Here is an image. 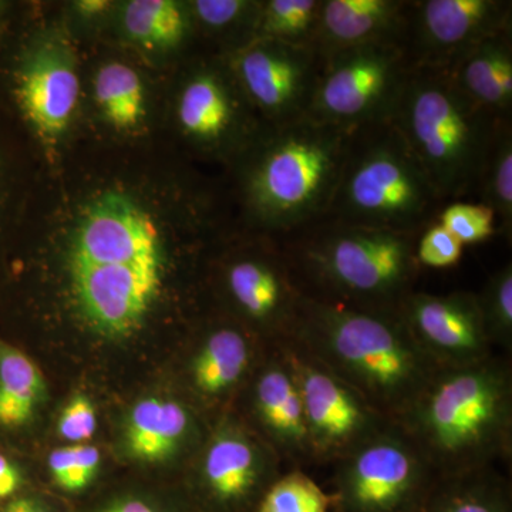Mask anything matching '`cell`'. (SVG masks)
<instances>
[{"mask_svg":"<svg viewBox=\"0 0 512 512\" xmlns=\"http://www.w3.org/2000/svg\"><path fill=\"white\" fill-rule=\"evenodd\" d=\"M74 301L106 338H128L143 326L164 284L163 239L156 221L123 192L90 202L69 249Z\"/></svg>","mask_w":512,"mask_h":512,"instance_id":"6da1fadb","label":"cell"},{"mask_svg":"<svg viewBox=\"0 0 512 512\" xmlns=\"http://www.w3.org/2000/svg\"><path fill=\"white\" fill-rule=\"evenodd\" d=\"M394 423L416 444L434 477L493 468L512 450V375L500 356L437 369Z\"/></svg>","mask_w":512,"mask_h":512,"instance_id":"7a4b0ae2","label":"cell"},{"mask_svg":"<svg viewBox=\"0 0 512 512\" xmlns=\"http://www.w3.org/2000/svg\"><path fill=\"white\" fill-rule=\"evenodd\" d=\"M292 342L396 421L437 372L397 312L365 311L303 296Z\"/></svg>","mask_w":512,"mask_h":512,"instance_id":"3957f363","label":"cell"},{"mask_svg":"<svg viewBox=\"0 0 512 512\" xmlns=\"http://www.w3.org/2000/svg\"><path fill=\"white\" fill-rule=\"evenodd\" d=\"M417 234L322 217L276 239L305 295L365 311L397 312L416 291Z\"/></svg>","mask_w":512,"mask_h":512,"instance_id":"277c9868","label":"cell"},{"mask_svg":"<svg viewBox=\"0 0 512 512\" xmlns=\"http://www.w3.org/2000/svg\"><path fill=\"white\" fill-rule=\"evenodd\" d=\"M352 131L305 119L264 128L241 154L239 187L261 237L279 239L325 217Z\"/></svg>","mask_w":512,"mask_h":512,"instance_id":"5b68a950","label":"cell"},{"mask_svg":"<svg viewBox=\"0 0 512 512\" xmlns=\"http://www.w3.org/2000/svg\"><path fill=\"white\" fill-rule=\"evenodd\" d=\"M498 120L446 73L412 70L393 123L447 204L477 192Z\"/></svg>","mask_w":512,"mask_h":512,"instance_id":"8992f818","label":"cell"},{"mask_svg":"<svg viewBox=\"0 0 512 512\" xmlns=\"http://www.w3.org/2000/svg\"><path fill=\"white\" fill-rule=\"evenodd\" d=\"M400 131L389 123L357 128L326 218L419 234L443 208Z\"/></svg>","mask_w":512,"mask_h":512,"instance_id":"52a82bcc","label":"cell"},{"mask_svg":"<svg viewBox=\"0 0 512 512\" xmlns=\"http://www.w3.org/2000/svg\"><path fill=\"white\" fill-rule=\"evenodd\" d=\"M410 69L402 46L370 43L323 57L309 119L355 131L393 121Z\"/></svg>","mask_w":512,"mask_h":512,"instance_id":"ba28073f","label":"cell"},{"mask_svg":"<svg viewBox=\"0 0 512 512\" xmlns=\"http://www.w3.org/2000/svg\"><path fill=\"white\" fill-rule=\"evenodd\" d=\"M429 464L399 424H387L336 463V512H413L433 481Z\"/></svg>","mask_w":512,"mask_h":512,"instance_id":"9c48e42d","label":"cell"},{"mask_svg":"<svg viewBox=\"0 0 512 512\" xmlns=\"http://www.w3.org/2000/svg\"><path fill=\"white\" fill-rule=\"evenodd\" d=\"M301 392L313 464H336L392 420L295 342L278 346Z\"/></svg>","mask_w":512,"mask_h":512,"instance_id":"30bf717a","label":"cell"},{"mask_svg":"<svg viewBox=\"0 0 512 512\" xmlns=\"http://www.w3.org/2000/svg\"><path fill=\"white\" fill-rule=\"evenodd\" d=\"M232 255L221 269L222 291L241 326L266 348L291 342L305 293L275 238Z\"/></svg>","mask_w":512,"mask_h":512,"instance_id":"8fae6325","label":"cell"},{"mask_svg":"<svg viewBox=\"0 0 512 512\" xmlns=\"http://www.w3.org/2000/svg\"><path fill=\"white\" fill-rule=\"evenodd\" d=\"M204 446L194 480L200 512H254L281 476V458L241 421L217 423Z\"/></svg>","mask_w":512,"mask_h":512,"instance_id":"7c38bea8","label":"cell"},{"mask_svg":"<svg viewBox=\"0 0 512 512\" xmlns=\"http://www.w3.org/2000/svg\"><path fill=\"white\" fill-rule=\"evenodd\" d=\"M507 28L511 0H409L400 46L410 69L447 72L478 43Z\"/></svg>","mask_w":512,"mask_h":512,"instance_id":"4fadbf2b","label":"cell"},{"mask_svg":"<svg viewBox=\"0 0 512 512\" xmlns=\"http://www.w3.org/2000/svg\"><path fill=\"white\" fill-rule=\"evenodd\" d=\"M227 62L265 126L308 116L323 64L315 47L258 40L228 55Z\"/></svg>","mask_w":512,"mask_h":512,"instance_id":"5bb4252c","label":"cell"},{"mask_svg":"<svg viewBox=\"0 0 512 512\" xmlns=\"http://www.w3.org/2000/svg\"><path fill=\"white\" fill-rule=\"evenodd\" d=\"M177 119L184 136L210 151H238L241 156L261 136L264 121L251 106L231 67L204 66L185 80Z\"/></svg>","mask_w":512,"mask_h":512,"instance_id":"9a60e30c","label":"cell"},{"mask_svg":"<svg viewBox=\"0 0 512 512\" xmlns=\"http://www.w3.org/2000/svg\"><path fill=\"white\" fill-rule=\"evenodd\" d=\"M397 313L421 352L439 369L470 366L495 355L477 293L431 295L414 291Z\"/></svg>","mask_w":512,"mask_h":512,"instance_id":"2e32d148","label":"cell"},{"mask_svg":"<svg viewBox=\"0 0 512 512\" xmlns=\"http://www.w3.org/2000/svg\"><path fill=\"white\" fill-rule=\"evenodd\" d=\"M79 93L73 47L62 36L43 37L20 67L16 97L26 119L47 143H55L69 127Z\"/></svg>","mask_w":512,"mask_h":512,"instance_id":"e0dca14e","label":"cell"},{"mask_svg":"<svg viewBox=\"0 0 512 512\" xmlns=\"http://www.w3.org/2000/svg\"><path fill=\"white\" fill-rule=\"evenodd\" d=\"M249 379L248 412L255 433L293 468L313 464L301 392L291 366L276 346Z\"/></svg>","mask_w":512,"mask_h":512,"instance_id":"ac0fdd59","label":"cell"},{"mask_svg":"<svg viewBox=\"0 0 512 512\" xmlns=\"http://www.w3.org/2000/svg\"><path fill=\"white\" fill-rule=\"evenodd\" d=\"M259 342L234 322L212 326L201 336L191 355L188 377L202 402H225L249 382L265 356Z\"/></svg>","mask_w":512,"mask_h":512,"instance_id":"d6986e66","label":"cell"},{"mask_svg":"<svg viewBox=\"0 0 512 512\" xmlns=\"http://www.w3.org/2000/svg\"><path fill=\"white\" fill-rule=\"evenodd\" d=\"M409 0H320L313 47L328 57L370 43L402 42Z\"/></svg>","mask_w":512,"mask_h":512,"instance_id":"ffe728a7","label":"cell"},{"mask_svg":"<svg viewBox=\"0 0 512 512\" xmlns=\"http://www.w3.org/2000/svg\"><path fill=\"white\" fill-rule=\"evenodd\" d=\"M444 73L481 109L512 119V28L487 37Z\"/></svg>","mask_w":512,"mask_h":512,"instance_id":"44dd1931","label":"cell"},{"mask_svg":"<svg viewBox=\"0 0 512 512\" xmlns=\"http://www.w3.org/2000/svg\"><path fill=\"white\" fill-rule=\"evenodd\" d=\"M194 413L173 399L141 400L128 416L126 446L130 456L146 463L168 460L197 437Z\"/></svg>","mask_w":512,"mask_h":512,"instance_id":"7402d4cb","label":"cell"},{"mask_svg":"<svg viewBox=\"0 0 512 512\" xmlns=\"http://www.w3.org/2000/svg\"><path fill=\"white\" fill-rule=\"evenodd\" d=\"M413 512H512L510 484L495 467L434 477Z\"/></svg>","mask_w":512,"mask_h":512,"instance_id":"603a6c76","label":"cell"},{"mask_svg":"<svg viewBox=\"0 0 512 512\" xmlns=\"http://www.w3.org/2000/svg\"><path fill=\"white\" fill-rule=\"evenodd\" d=\"M46 380L28 355L0 343V424L20 427L29 423L45 402Z\"/></svg>","mask_w":512,"mask_h":512,"instance_id":"cb8c5ba5","label":"cell"},{"mask_svg":"<svg viewBox=\"0 0 512 512\" xmlns=\"http://www.w3.org/2000/svg\"><path fill=\"white\" fill-rule=\"evenodd\" d=\"M190 6L174 0H133L123 13V28L131 42L148 50H173L190 33Z\"/></svg>","mask_w":512,"mask_h":512,"instance_id":"d4e9b609","label":"cell"},{"mask_svg":"<svg viewBox=\"0 0 512 512\" xmlns=\"http://www.w3.org/2000/svg\"><path fill=\"white\" fill-rule=\"evenodd\" d=\"M478 197L494 211L498 234L512 235V119L498 120L477 188Z\"/></svg>","mask_w":512,"mask_h":512,"instance_id":"484cf974","label":"cell"},{"mask_svg":"<svg viewBox=\"0 0 512 512\" xmlns=\"http://www.w3.org/2000/svg\"><path fill=\"white\" fill-rule=\"evenodd\" d=\"M97 104L104 119L119 130L136 127L146 113L141 77L121 62L103 64L94 82Z\"/></svg>","mask_w":512,"mask_h":512,"instance_id":"4316f807","label":"cell"},{"mask_svg":"<svg viewBox=\"0 0 512 512\" xmlns=\"http://www.w3.org/2000/svg\"><path fill=\"white\" fill-rule=\"evenodd\" d=\"M319 10L320 0H265L259 3L252 42L313 47Z\"/></svg>","mask_w":512,"mask_h":512,"instance_id":"83f0119b","label":"cell"},{"mask_svg":"<svg viewBox=\"0 0 512 512\" xmlns=\"http://www.w3.org/2000/svg\"><path fill=\"white\" fill-rule=\"evenodd\" d=\"M333 495L326 493L302 468H293L276 478L254 512H329Z\"/></svg>","mask_w":512,"mask_h":512,"instance_id":"f1b7e54d","label":"cell"},{"mask_svg":"<svg viewBox=\"0 0 512 512\" xmlns=\"http://www.w3.org/2000/svg\"><path fill=\"white\" fill-rule=\"evenodd\" d=\"M478 306L483 318L485 332L493 348H512V265L503 268L488 278L483 291L477 293Z\"/></svg>","mask_w":512,"mask_h":512,"instance_id":"f546056e","label":"cell"},{"mask_svg":"<svg viewBox=\"0 0 512 512\" xmlns=\"http://www.w3.org/2000/svg\"><path fill=\"white\" fill-rule=\"evenodd\" d=\"M100 471L99 448L89 444L56 448L49 457V473L57 490L80 497L93 487Z\"/></svg>","mask_w":512,"mask_h":512,"instance_id":"4dcf8cb0","label":"cell"},{"mask_svg":"<svg viewBox=\"0 0 512 512\" xmlns=\"http://www.w3.org/2000/svg\"><path fill=\"white\" fill-rule=\"evenodd\" d=\"M259 3L249 0H195L191 3L190 12L192 20L205 32L218 36L242 32L249 45Z\"/></svg>","mask_w":512,"mask_h":512,"instance_id":"1f68e13d","label":"cell"},{"mask_svg":"<svg viewBox=\"0 0 512 512\" xmlns=\"http://www.w3.org/2000/svg\"><path fill=\"white\" fill-rule=\"evenodd\" d=\"M436 221L464 247L483 244L498 234L494 211L483 202H447L437 214Z\"/></svg>","mask_w":512,"mask_h":512,"instance_id":"d6a6232c","label":"cell"},{"mask_svg":"<svg viewBox=\"0 0 512 512\" xmlns=\"http://www.w3.org/2000/svg\"><path fill=\"white\" fill-rule=\"evenodd\" d=\"M464 248L453 234L434 220L417 234L414 254L420 268L448 269L461 261Z\"/></svg>","mask_w":512,"mask_h":512,"instance_id":"836d02e7","label":"cell"},{"mask_svg":"<svg viewBox=\"0 0 512 512\" xmlns=\"http://www.w3.org/2000/svg\"><path fill=\"white\" fill-rule=\"evenodd\" d=\"M97 430L96 407L89 397L77 394L67 402L57 421V431L64 440L83 444L92 439Z\"/></svg>","mask_w":512,"mask_h":512,"instance_id":"e575fe53","label":"cell"},{"mask_svg":"<svg viewBox=\"0 0 512 512\" xmlns=\"http://www.w3.org/2000/svg\"><path fill=\"white\" fill-rule=\"evenodd\" d=\"M84 512H200L190 503L185 507L161 503L154 495L123 491L111 494L96 504L90 505Z\"/></svg>","mask_w":512,"mask_h":512,"instance_id":"d590c367","label":"cell"},{"mask_svg":"<svg viewBox=\"0 0 512 512\" xmlns=\"http://www.w3.org/2000/svg\"><path fill=\"white\" fill-rule=\"evenodd\" d=\"M0 512H63L62 507L46 495L20 493L0 505Z\"/></svg>","mask_w":512,"mask_h":512,"instance_id":"8d00e7d4","label":"cell"},{"mask_svg":"<svg viewBox=\"0 0 512 512\" xmlns=\"http://www.w3.org/2000/svg\"><path fill=\"white\" fill-rule=\"evenodd\" d=\"M23 476L18 467L0 454V505L22 493Z\"/></svg>","mask_w":512,"mask_h":512,"instance_id":"74e56055","label":"cell"},{"mask_svg":"<svg viewBox=\"0 0 512 512\" xmlns=\"http://www.w3.org/2000/svg\"><path fill=\"white\" fill-rule=\"evenodd\" d=\"M74 6L82 16H97L103 13L104 10L109 9L110 2H106V0H80V2L74 3Z\"/></svg>","mask_w":512,"mask_h":512,"instance_id":"f35d334b","label":"cell"}]
</instances>
